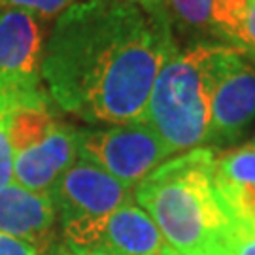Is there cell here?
I'll use <instances>...</instances> for the list:
<instances>
[{"mask_svg":"<svg viewBox=\"0 0 255 255\" xmlns=\"http://www.w3.org/2000/svg\"><path fill=\"white\" fill-rule=\"evenodd\" d=\"M176 47L166 9L76 0L44 42L40 78L57 108L89 125L138 123Z\"/></svg>","mask_w":255,"mask_h":255,"instance_id":"1","label":"cell"},{"mask_svg":"<svg viewBox=\"0 0 255 255\" xmlns=\"http://www.w3.org/2000/svg\"><path fill=\"white\" fill-rule=\"evenodd\" d=\"M134 199L172 250L229 255L235 223L216 183L212 147H197L164 161L134 187Z\"/></svg>","mask_w":255,"mask_h":255,"instance_id":"2","label":"cell"},{"mask_svg":"<svg viewBox=\"0 0 255 255\" xmlns=\"http://www.w3.org/2000/svg\"><path fill=\"white\" fill-rule=\"evenodd\" d=\"M237 47L199 42L176 47L157 74L144 123L172 153L204 147L210 138L212 95L229 55Z\"/></svg>","mask_w":255,"mask_h":255,"instance_id":"3","label":"cell"},{"mask_svg":"<svg viewBox=\"0 0 255 255\" xmlns=\"http://www.w3.org/2000/svg\"><path fill=\"white\" fill-rule=\"evenodd\" d=\"M78 153L130 189L174 155L144 121L78 128Z\"/></svg>","mask_w":255,"mask_h":255,"instance_id":"4","label":"cell"},{"mask_svg":"<svg viewBox=\"0 0 255 255\" xmlns=\"http://www.w3.org/2000/svg\"><path fill=\"white\" fill-rule=\"evenodd\" d=\"M63 246L110 255H164L168 244L146 210L130 201L99 219L63 225Z\"/></svg>","mask_w":255,"mask_h":255,"instance_id":"5","label":"cell"},{"mask_svg":"<svg viewBox=\"0 0 255 255\" xmlns=\"http://www.w3.org/2000/svg\"><path fill=\"white\" fill-rule=\"evenodd\" d=\"M61 225L99 219L132 201V189L97 164L78 157L47 191Z\"/></svg>","mask_w":255,"mask_h":255,"instance_id":"6","label":"cell"},{"mask_svg":"<svg viewBox=\"0 0 255 255\" xmlns=\"http://www.w3.org/2000/svg\"><path fill=\"white\" fill-rule=\"evenodd\" d=\"M255 119V66L235 49L229 55L212 95L208 142L227 144L240 138Z\"/></svg>","mask_w":255,"mask_h":255,"instance_id":"7","label":"cell"},{"mask_svg":"<svg viewBox=\"0 0 255 255\" xmlns=\"http://www.w3.org/2000/svg\"><path fill=\"white\" fill-rule=\"evenodd\" d=\"M44 32L38 15L0 4V82L19 87H44L40 63Z\"/></svg>","mask_w":255,"mask_h":255,"instance_id":"8","label":"cell"},{"mask_svg":"<svg viewBox=\"0 0 255 255\" xmlns=\"http://www.w3.org/2000/svg\"><path fill=\"white\" fill-rule=\"evenodd\" d=\"M78 157V128L57 121L40 142L15 153L13 180L28 191L47 193Z\"/></svg>","mask_w":255,"mask_h":255,"instance_id":"9","label":"cell"},{"mask_svg":"<svg viewBox=\"0 0 255 255\" xmlns=\"http://www.w3.org/2000/svg\"><path fill=\"white\" fill-rule=\"evenodd\" d=\"M57 212L47 193L28 191L17 183L0 189V233L30 242L38 250L53 233Z\"/></svg>","mask_w":255,"mask_h":255,"instance_id":"10","label":"cell"},{"mask_svg":"<svg viewBox=\"0 0 255 255\" xmlns=\"http://www.w3.org/2000/svg\"><path fill=\"white\" fill-rule=\"evenodd\" d=\"M214 32L255 61V0H216Z\"/></svg>","mask_w":255,"mask_h":255,"instance_id":"11","label":"cell"},{"mask_svg":"<svg viewBox=\"0 0 255 255\" xmlns=\"http://www.w3.org/2000/svg\"><path fill=\"white\" fill-rule=\"evenodd\" d=\"M216 183L223 193H255V146L216 155Z\"/></svg>","mask_w":255,"mask_h":255,"instance_id":"12","label":"cell"},{"mask_svg":"<svg viewBox=\"0 0 255 255\" xmlns=\"http://www.w3.org/2000/svg\"><path fill=\"white\" fill-rule=\"evenodd\" d=\"M55 118L51 108H21L8 116V134L13 151L19 153L34 146L51 130Z\"/></svg>","mask_w":255,"mask_h":255,"instance_id":"13","label":"cell"},{"mask_svg":"<svg viewBox=\"0 0 255 255\" xmlns=\"http://www.w3.org/2000/svg\"><path fill=\"white\" fill-rule=\"evenodd\" d=\"M214 6L216 0H164V9L183 28L212 30L214 32Z\"/></svg>","mask_w":255,"mask_h":255,"instance_id":"14","label":"cell"},{"mask_svg":"<svg viewBox=\"0 0 255 255\" xmlns=\"http://www.w3.org/2000/svg\"><path fill=\"white\" fill-rule=\"evenodd\" d=\"M51 104L44 87H19L0 82V118H8L21 108H51Z\"/></svg>","mask_w":255,"mask_h":255,"instance_id":"15","label":"cell"},{"mask_svg":"<svg viewBox=\"0 0 255 255\" xmlns=\"http://www.w3.org/2000/svg\"><path fill=\"white\" fill-rule=\"evenodd\" d=\"M13 163L15 151L9 142L8 118H0V189L13 183Z\"/></svg>","mask_w":255,"mask_h":255,"instance_id":"16","label":"cell"},{"mask_svg":"<svg viewBox=\"0 0 255 255\" xmlns=\"http://www.w3.org/2000/svg\"><path fill=\"white\" fill-rule=\"evenodd\" d=\"M76 0H0L2 6L27 9L34 15L51 17L55 13H61L64 8H68Z\"/></svg>","mask_w":255,"mask_h":255,"instance_id":"17","label":"cell"},{"mask_svg":"<svg viewBox=\"0 0 255 255\" xmlns=\"http://www.w3.org/2000/svg\"><path fill=\"white\" fill-rule=\"evenodd\" d=\"M0 255H42V252L30 242L0 233Z\"/></svg>","mask_w":255,"mask_h":255,"instance_id":"18","label":"cell"},{"mask_svg":"<svg viewBox=\"0 0 255 255\" xmlns=\"http://www.w3.org/2000/svg\"><path fill=\"white\" fill-rule=\"evenodd\" d=\"M229 255H255V227L235 231Z\"/></svg>","mask_w":255,"mask_h":255,"instance_id":"19","label":"cell"},{"mask_svg":"<svg viewBox=\"0 0 255 255\" xmlns=\"http://www.w3.org/2000/svg\"><path fill=\"white\" fill-rule=\"evenodd\" d=\"M123 2H130V4H136L144 9H164V0H123Z\"/></svg>","mask_w":255,"mask_h":255,"instance_id":"20","label":"cell"},{"mask_svg":"<svg viewBox=\"0 0 255 255\" xmlns=\"http://www.w3.org/2000/svg\"><path fill=\"white\" fill-rule=\"evenodd\" d=\"M55 255H110V254H102V252H80V250H70L66 246H61V250Z\"/></svg>","mask_w":255,"mask_h":255,"instance_id":"21","label":"cell"},{"mask_svg":"<svg viewBox=\"0 0 255 255\" xmlns=\"http://www.w3.org/2000/svg\"><path fill=\"white\" fill-rule=\"evenodd\" d=\"M164 255H187V254H182V252H176V250H172V248L168 246V250H166V254Z\"/></svg>","mask_w":255,"mask_h":255,"instance_id":"22","label":"cell"},{"mask_svg":"<svg viewBox=\"0 0 255 255\" xmlns=\"http://www.w3.org/2000/svg\"><path fill=\"white\" fill-rule=\"evenodd\" d=\"M252 144H254V146H255V136H254V140H252Z\"/></svg>","mask_w":255,"mask_h":255,"instance_id":"23","label":"cell"}]
</instances>
